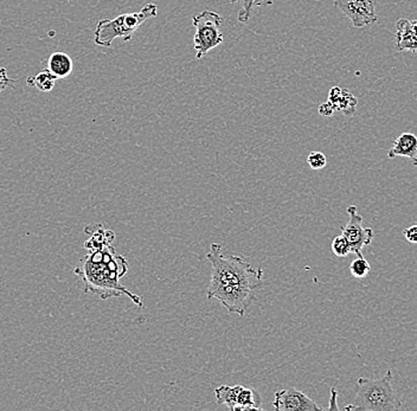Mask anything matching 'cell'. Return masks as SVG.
I'll return each instance as SVG.
<instances>
[{
  "instance_id": "obj_1",
  "label": "cell",
  "mask_w": 417,
  "mask_h": 411,
  "mask_svg": "<svg viewBox=\"0 0 417 411\" xmlns=\"http://www.w3.org/2000/svg\"><path fill=\"white\" fill-rule=\"evenodd\" d=\"M219 243L211 244L207 259L211 263V280L207 299H217L228 312L243 316L257 299V290L264 285V271L240 256L223 255Z\"/></svg>"
},
{
  "instance_id": "obj_2",
  "label": "cell",
  "mask_w": 417,
  "mask_h": 411,
  "mask_svg": "<svg viewBox=\"0 0 417 411\" xmlns=\"http://www.w3.org/2000/svg\"><path fill=\"white\" fill-rule=\"evenodd\" d=\"M88 254L81 260L74 273L85 282L86 293H93L106 300L108 297H127L139 307H144L142 297L132 293L120 278L128 271V261L115 252L111 242L88 248Z\"/></svg>"
},
{
  "instance_id": "obj_3",
  "label": "cell",
  "mask_w": 417,
  "mask_h": 411,
  "mask_svg": "<svg viewBox=\"0 0 417 411\" xmlns=\"http://www.w3.org/2000/svg\"><path fill=\"white\" fill-rule=\"evenodd\" d=\"M392 371L388 370L381 379L360 378L356 384V397L345 410L394 411L402 407L391 385Z\"/></svg>"
},
{
  "instance_id": "obj_4",
  "label": "cell",
  "mask_w": 417,
  "mask_h": 411,
  "mask_svg": "<svg viewBox=\"0 0 417 411\" xmlns=\"http://www.w3.org/2000/svg\"><path fill=\"white\" fill-rule=\"evenodd\" d=\"M157 5L151 3L146 4L139 12L120 15L114 20H100L94 32V42L96 46L104 48H111L116 39L130 42L139 27L146 20L157 17Z\"/></svg>"
},
{
  "instance_id": "obj_5",
  "label": "cell",
  "mask_w": 417,
  "mask_h": 411,
  "mask_svg": "<svg viewBox=\"0 0 417 411\" xmlns=\"http://www.w3.org/2000/svg\"><path fill=\"white\" fill-rule=\"evenodd\" d=\"M192 24L196 27L193 36L196 58L202 60L210 50L217 48L224 42L221 27L223 18L214 11L200 12L199 15L192 17Z\"/></svg>"
},
{
  "instance_id": "obj_6",
  "label": "cell",
  "mask_w": 417,
  "mask_h": 411,
  "mask_svg": "<svg viewBox=\"0 0 417 411\" xmlns=\"http://www.w3.org/2000/svg\"><path fill=\"white\" fill-rule=\"evenodd\" d=\"M348 215V224L341 227V231L351 244V252L356 254L357 257H363V249L371 244L374 240V230L371 228H364L363 216L358 213L356 206H350L346 210Z\"/></svg>"
},
{
  "instance_id": "obj_7",
  "label": "cell",
  "mask_w": 417,
  "mask_h": 411,
  "mask_svg": "<svg viewBox=\"0 0 417 411\" xmlns=\"http://www.w3.org/2000/svg\"><path fill=\"white\" fill-rule=\"evenodd\" d=\"M334 4L355 27H367L378 20L374 0H336Z\"/></svg>"
},
{
  "instance_id": "obj_8",
  "label": "cell",
  "mask_w": 417,
  "mask_h": 411,
  "mask_svg": "<svg viewBox=\"0 0 417 411\" xmlns=\"http://www.w3.org/2000/svg\"><path fill=\"white\" fill-rule=\"evenodd\" d=\"M273 405L278 411L322 410L312 398L298 389L288 388L276 392Z\"/></svg>"
},
{
  "instance_id": "obj_9",
  "label": "cell",
  "mask_w": 417,
  "mask_h": 411,
  "mask_svg": "<svg viewBox=\"0 0 417 411\" xmlns=\"http://www.w3.org/2000/svg\"><path fill=\"white\" fill-rule=\"evenodd\" d=\"M396 50L417 53V20H399L396 24Z\"/></svg>"
},
{
  "instance_id": "obj_10",
  "label": "cell",
  "mask_w": 417,
  "mask_h": 411,
  "mask_svg": "<svg viewBox=\"0 0 417 411\" xmlns=\"http://www.w3.org/2000/svg\"><path fill=\"white\" fill-rule=\"evenodd\" d=\"M388 156L390 159H394L396 156H404L409 158L413 161V164L417 166V137L415 134L403 133L394 140V146L389 151Z\"/></svg>"
},
{
  "instance_id": "obj_11",
  "label": "cell",
  "mask_w": 417,
  "mask_h": 411,
  "mask_svg": "<svg viewBox=\"0 0 417 411\" xmlns=\"http://www.w3.org/2000/svg\"><path fill=\"white\" fill-rule=\"evenodd\" d=\"M329 102L332 103V106L334 107L336 111L343 112L345 115L351 116L356 112L358 101L351 94V92H348V89L334 87L329 92Z\"/></svg>"
},
{
  "instance_id": "obj_12",
  "label": "cell",
  "mask_w": 417,
  "mask_h": 411,
  "mask_svg": "<svg viewBox=\"0 0 417 411\" xmlns=\"http://www.w3.org/2000/svg\"><path fill=\"white\" fill-rule=\"evenodd\" d=\"M74 63L73 60L68 53L63 51H56L51 53L50 58L46 62V69L50 73L57 77V80L65 79L73 73Z\"/></svg>"
},
{
  "instance_id": "obj_13",
  "label": "cell",
  "mask_w": 417,
  "mask_h": 411,
  "mask_svg": "<svg viewBox=\"0 0 417 411\" xmlns=\"http://www.w3.org/2000/svg\"><path fill=\"white\" fill-rule=\"evenodd\" d=\"M262 410V398L255 389L241 385L236 397L235 411Z\"/></svg>"
},
{
  "instance_id": "obj_14",
  "label": "cell",
  "mask_w": 417,
  "mask_h": 411,
  "mask_svg": "<svg viewBox=\"0 0 417 411\" xmlns=\"http://www.w3.org/2000/svg\"><path fill=\"white\" fill-rule=\"evenodd\" d=\"M57 77L50 73L48 69H44L43 72L37 74L35 77H29L27 83L29 86H35L39 92L50 93L55 88Z\"/></svg>"
},
{
  "instance_id": "obj_15",
  "label": "cell",
  "mask_w": 417,
  "mask_h": 411,
  "mask_svg": "<svg viewBox=\"0 0 417 411\" xmlns=\"http://www.w3.org/2000/svg\"><path fill=\"white\" fill-rule=\"evenodd\" d=\"M242 8L238 11V20L240 23H248L255 6H272L274 0H242Z\"/></svg>"
},
{
  "instance_id": "obj_16",
  "label": "cell",
  "mask_w": 417,
  "mask_h": 411,
  "mask_svg": "<svg viewBox=\"0 0 417 411\" xmlns=\"http://www.w3.org/2000/svg\"><path fill=\"white\" fill-rule=\"evenodd\" d=\"M350 271L353 276L356 278H364L368 276L369 273L371 271L370 263L365 260V257H357L353 260V263L350 264Z\"/></svg>"
},
{
  "instance_id": "obj_17",
  "label": "cell",
  "mask_w": 417,
  "mask_h": 411,
  "mask_svg": "<svg viewBox=\"0 0 417 411\" xmlns=\"http://www.w3.org/2000/svg\"><path fill=\"white\" fill-rule=\"evenodd\" d=\"M332 252L338 257H346L348 254H353L351 244L343 234L332 241Z\"/></svg>"
},
{
  "instance_id": "obj_18",
  "label": "cell",
  "mask_w": 417,
  "mask_h": 411,
  "mask_svg": "<svg viewBox=\"0 0 417 411\" xmlns=\"http://www.w3.org/2000/svg\"><path fill=\"white\" fill-rule=\"evenodd\" d=\"M307 164L310 165V168L312 170H322V168H325L326 165H327V159H326V156L322 152H319V151H314V152H310L307 156Z\"/></svg>"
},
{
  "instance_id": "obj_19",
  "label": "cell",
  "mask_w": 417,
  "mask_h": 411,
  "mask_svg": "<svg viewBox=\"0 0 417 411\" xmlns=\"http://www.w3.org/2000/svg\"><path fill=\"white\" fill-rule=\"evenodd\" d=\"M404 237L409 243L417 244V224L406 228L404 230Z\"/></svg>"
},
{
  "instance_id": "obj_20",
  "label": "cell",
  "mask_w": 417,
  "mask_h": 411,
  "mask_svg": "<svg viewBox=\"0 0 417 411\" xmlns=\"http://www.w3.org/2000/svg\"><path fill=\"white\" fill-rule=\"evenodd\" d=\"M334 111L336 109H334V107L332 106L331 102L322 103V106L319 107V113L322 116H331Z\"/></svg>"
},
{
  "instance_id": "obj_21",
  "label": "cell",
  "mask_w": 417,
  "mask_h": 411,
  "mask_svg": "<svg viewBox=\"0 0 417 411\" xmlns=\"http://www.w3.org/2000/svg\"><path fill=\"white\" fill-rule=\"evenodd\" d=\"M338 392L336 389L332 388L331 389V400H329V405L327 407V410H332V409H336L337 410L338 405L336 403V400H337Z\"/></svg>"
},
{
  "instance_id": "obj_22",
  "label": "cell",
  "mask_w": 417,
  "mask_h": 411,
  "mask_svg": "<svg viewBox=\"0 0 417 411\" xmlns=\"http://www.w3.org/2000/svg\"><path fill=\"white\" fill-rule=\"evenodd\" d=\"M230 1H233V3H236V1H238V0H230Z\"/></svg>"
}]
</instances>
